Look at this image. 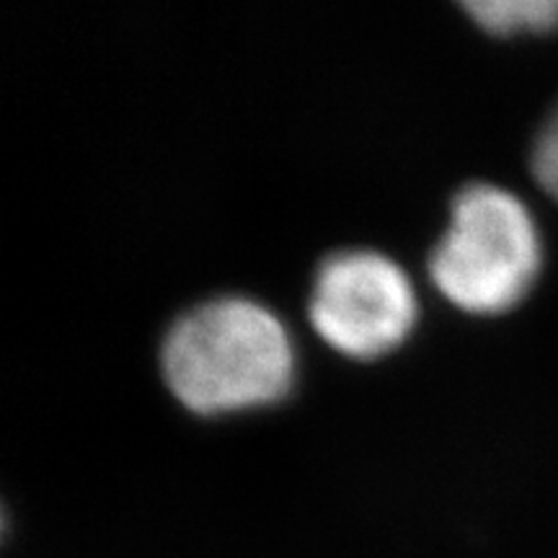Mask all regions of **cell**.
I'll use <instances>...</instances> for the list:
<instances>
[{"instance_id": "obj_1", "label": "cell", "mask_w": 558, "mask_h": 558, "mask_svg": "<svg viewBox=\"0 0 558 558\" xmlns=\"http://www.w3.org/2000/svg\"><path fill=\"white\" fill-rule=\"evenodd\" d=\"M295 352L275 313L246 298L186 311L163 341V378L197 414L264 407L288 393Z\"/></svg>"}, {"instance_id": "obj_2", "label": "cell", "mask_w": 558, "mask_h": 558, "mask_svg": "<svg viewBox=\"0 0 558 558\" xmlns=\"http://www.w3.org/2000/svg\"><path fill=\"white\" fill-rule=\"evenodd\" d=\"M541 235L525 202L494 184H469L429 259L437 290L469 313L518 305L541 271Z\"/></svg>"}, {"instance_id": "obj_3", "label": "cell", "mask_w": 558, "mask_h": 558, "mask_svg": "<svg viewBox=\"0 0 558 558\" xmlns=\"http://www.w3.org/2000/svg\"><path fill=\"white\" fill-rule=\"evenodd\" d=\"M311 320L326 344L369 360L399 347L416 320L407 271L375 251H339L320 264Z\"/></svg>"}, {"instance_id": "obj_4", "label": "cell", "mask_w": 558, "mask_h": 558, "mask_svg": "<svg viewBox=\"0 0 558 558\" xmlns=\"http://www.w3.org/2000/svg\"><path fill=\"white\" fill-rule=\"evenodd\" d=\"M463 9L492 34L558 29V0H469Z\"/></svg>"}, {"instance_id": "obj_5", "label": "cell", "mask_w": 558, "mask_h": 558, "mask_svg": "<svg viewBox=\"0 0 558 558\" xmlns=\"http://www.w3.org/2000/svg\"><path fill=\"white\" fill-rule=\"evenodd\" d=\"M530 169H533L535 181L558 202V107L550 111L535 137Z\"/></svg>"}]
</instances>
